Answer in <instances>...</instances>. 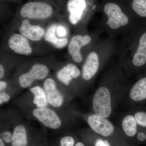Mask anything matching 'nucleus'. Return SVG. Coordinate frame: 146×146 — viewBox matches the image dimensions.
I'll use <instances>...</instances> for the list:
<instances>
[{"label":"nucleus","mask_w":146,"mask_h":146,"mask_svg":"<svg viewBox=\"0 0 146 146\" xmlns=\"http://www.w3.org/2000/svg\"><path fill=\"white\" fill-rule=\"evenodd\" d=\"M60 146H74V139L72 136H64L60 139Z\"/></svg>","instance_id":"22"},{"label":"nucleus","mask_w":146,"mask_h":146,"mask_svg":"<svg viewBox=\"0 0 146 146\" xmlns=\"http://www.w3.org/2000/svg\"><path fill=\"white\" fill-rule=\"evenodd\" d=\"M131 99L137 103L146 100V74L144 73L133 85L129 94Z\"/></svg>","instance_id":"16"},{"label":"nucleus","mask_w":146,"mask_h":146,"mask_svg":"<svg viewBox=\"0 0 146 146\" xmlns=\"http://www.w3.org/2000/svg\"><path fill=\"white\" fill-rule=\"evenodd\" d=\"M75 146H85L83 143L81 142H78L77 143Z\"/></svg>","instance_id":"28"},{"label":"nucleus","mask_w":146,"mask_h":146,"mask_svg":"<svg viewBox=\"0 0 146 146\" xmlns=\"http://www.w3.org/2000/svg\"><path fill=\"white\" fill-rule=\"evenodd\" d=\"M138 124L134 116L127 115L123 119L122 127L124 132L129 137H133L138 132Z\"/></svg>","instance_id":"20"},{"label":"nucleus","mask_w":146,"mask_h":146,"mask_svg":"<svg viewBox=\"0 0 146 146\" xmlns=\"http://www.w3.org/2000/svg\"><path fill=\"white\" fill-rule=\"evenodd\" d=\"M115 68V64L105 74L100 85L94 94L92 100L94 114L106 119L110 117L112 113V97L110 88Z\"/></svg>","instance_id":"7"},{"label":"nucleus","mask_w":146,"mask_h":146,"mask_svg":"<svg viewBox=\"0 0 146 146\" xmlns=\"http://www.w3.org/2000/svg\"><path fill=\"white\" fill-rule=\"evenodd\" d=\"M43 87L50 105L55 108H59L63 105L65 98L58 86L56 79L49 76L44 80Z\"/></svg>","instance_id":"14"},{"label":"nucleus","mask_w":146,"mask_h":146,"mask_svg":"<svg viewBox=\"0 0 146 146\" xmlns=\"http://www.w3.org/2000/svg\"><path fill=\"white\" fill-rule=\"evenodd\" d=\"M51 63L47 59L36 58L21 63L18 66L14 79L21 88L31 87L37 81L50 76Z\"/></svg>","instance_id":"5"},{"label":"nucleus","mask_w":146,"mask_h":146,"mask_svg":"<svg viewBox=\"0 0 146 146\" xmlns=\"http://www.w3.org/2000/svg\"><path fill=\"white\" fill-rule=\"evenodd\" d=\"M35 43L18 32L12 30L7 36L4 50L18 55L29 56L36 53Z\"/></svg>","instance_id":"10"},{"label":"nucleus","mask_w":146,"mask_h":146,"mask_svg":"<svg viewBox=\"0 0 146 146\" xmlns=\"http://www.w3.org/2000/svg\"><path fill=\"white\" fill-rule=\"evenodd\" d=\"M98 0H68L65 21L75 33L88 31L87 26L93 15L99 11Z\"/></svg>","instance_id":"4"},{"label":"nucleus","mask_w":146,"mask_h":146,"mask_svg":"<svg viewBox=\"0 0 146 146\" xmlns=\"http://www.w3.org/2000/svg\"><path fill=\"white\" fill-rule=\"evenodd\" d=\"M46 25L37 23L28 19L21 18H18L12 23L13 30L18 32L30 41L37 44L44 40Z\"/></svg>","instance_id":"11"},{"label":"nucleus","mask_w":146,"mask_h":146,"mask_svg":"<svg viewBox=\"0 0 146 146\" xmlns=\"http://www.w3.org/2000/svg\"><path fill=\"white\" fill-rule=\"evenodd\" d=\"M87 122L91 129L100 136L108 137L114 132V125L106 118L93 114L89 116Z\"/></svg>","instance_id":"15"},{"label":"nucleus","mask_w":146,"mask_h":146,"mask_svg":"<svg viewBox=\"0 0 146 146\" xmlns=\"http://www.w3.org/2000/svg\"><path fill=\"white\" fill-rule=\"evenodd\" d=\"M99 11L102 16L98 28L114 39L127 34L139 21L130 13L124 0H101Z\"/></svg>","instance_id":"2"},{"label":"nucleus","mask_w":146,"mask_h":146,"mask_svg":"<svg viewBox=\"0 0 146 146\" xmlns=\"http://www.w3.org/2000/svg\"><path fill=\"white\" fill-rule=\"evenodd\" d=\"M11 99L10 95L5 91L0 92V105H1L5 103H7Z\"/></svg>","instance_id":"24"},{"label":"nucleus","mask_w":146,"mask_h":146,"mask_svg":"<svg viewBox=\"0 0 146 146\" xmlns=\"http://www.w3.org/2000/svg\"><path fill=\"white\" fill-rule=\"evenodd\" d=\"M116 46L118 64L128 74L144 70L146 65V20H139Z\"/></svg>","instance_id":"1"},{"label":"nucleus","mask_w":146,"mask_h":146,"mask_svg":"<svg viewBox=\"0 0 146 146\" xmlns=\"http://www.w3.org/2000/svg\"><path fill=\"white\" fill-rule=\"evenodd\" d=\"M44 40L48 44L56 49L61 50L68 46L71 36V29L65 20L51 21L46 24Z\"/></svg>","instance_id":"9"},{"label":"nucleus","mask_w":146,"mask_h":146,"mask_svg":"<svg viewBox=\"0 0 146 146\" xmlns=\"http://www.w3.org/2000/svg\"><path fill=\"white\" fill-rule=\"evenodd\" d=\"M81 75L79 67L70 61L63 64L55 72L56 79L65 86H70L75 82H81Z\"/></svg>","instance_id":"12"},{"label":"nucleus","mask_w":146,"mask_h":146,"mask_svg":"<svg viewBox=\"0 0 146 146\" xmlns=\"http://www.w3.org/2000/svg\"><path fill=\"white\" fill-rule=\"evenodd\" d=\"M144 73H146V65L145 69H144Z\"/></svg>","instance_id":"29"},{"label":"nucleus","mask_w":146,"mask_h":146,"mask_svg":"<svg viewBox=\"0 0 146 146\" xmlns=\"http://www.w3.org/2000/svg\"><path fill=\"white\" fill-rule=\"evenodd\" d=\"M129 10L137 20H146V0H124Z\"/></svg>","instance_id":"17"},{"label":"nucleus","mask_w":146,"mask_h":146,"mask_svg":"<svg viewBox=\"0 0 146 146\" xmlns=\"http://www.w3.org/2000/svg\"><path fill=\"white\" fill-rule=\"evenodd\" d=\"M102 33L99 28L92 32L74 33L67 46L69 61L81 67L86 55L100 39Z\"/></svg>","instance_id":"6"},{"label":"nucleus","mask_w":146,"mask_h":146,"mask_svg":"<svg viewBox=\"0 0 146 146\" xmlns=\"http://www.w3.org/2000/svg\"><path fill=\"white\" fill-rule=\"evenodd\" d=\"M133 116L140 128L146 129V108L138 110Z\"/></svg>","instance_id":"21"},{"label":"nucleus","mask_w":146,"mask_h":146,"mask_svg":"<svg viewBox=\"0 0 146 146\" xmlns=\"http://www.w3.org/2000/svg\"><path fill=\"white\" fill-rule=\"evenodd\" d=\"M95 146H110L109 143L107 141H104L102 139L97 140L95 144Z\"/></svg>","instance_id":"26"},{"label":"nucleus","mask_w":146,"mask_h":146,"mask_svg":"<svg viewBox=\"0 0 146 146\" xmlns=\"http://www.w3.org/2000/svg\"><path fill=\"white\" fill-rule=\"evenodd\" d=\"M29 91L33 96V103L36 108L48 107L49 104L46 94L43 87L39 85L31 86Z\"/></svg>","instance_id":"19"},{"label":"nucleus","mask_w":146,"mask_h":146,"mask_svg":"<svg viewBox=\"0 0 146 146\" xmlns=\"http://www.w3.org/2000/svg\"><path fill=\"white\" fill-rule=\"evenodd\" d=\"M11 146H27V133L26 128L19 124L13 129Z\"/></svg>","instance_id":"18"},{"label":"nucleus","mask_w":146,"mask_h":146,"mask_svg":"<svg viewBox=\"0 0 146 146\" xmlns=\"http://www.w3.org/2000/svg\"><path fill=\"white\" fill-rule=\"evenodd\" d=\"M0 146H5L4 142L1 137L0 138Z\"/></svg>","instance_id":"27"},{"label":"nucleus","mask_w":146,"mask_h":146,"mask_svg":"<svg viewBox=\"0 0 146 146\" xmlns=\"http://www.w3.org/2000/svg\"><path fill=\"white\" fill-rule=\"evenodd\" d=\"M54 7L50 3L34 1L25 3L19 11L18 18L27 19L37 23L46 25L54 18Z\"/></svg>","instance_id":"8"},{"label":"nucleus","mask_w":146,"mask_h":146,"mask_svg":"<svg viewBox=\"0 0 146 146\" xmlns=\"http://www.w3.org/2000/svg\"><path fill=\"white\" fill-rule=\"evenodd\" d=\"M8 86V84L5 79L0 80V92L5 91Z\"/></svg>","instance_id":"25"},{"label":"nucleus","mask_w":146,"mask_h":146,"mask_svg":"<svg viewBox=\"0 0 146 146\" xmlns=\"http://www.w3.org/2000/svg\"><path fill=\"white\" fill-rule=\"evenodd\" d=\"M12 136H13V133H11L9 131L5 130L2 132L1 137L6 143H11Z\"/></svg>","instance_id":"23"},{"label":"nucleus","mask_w":146,"mask_h":146,"mask_svg":"<svg viewBox=\"0 0 146 146\" xmlns=\"http://www.w3.org/2000/svg\"><path fill=\"white\" fill-rule=\"evenodd\" d=\"M115 39L108 37L100 39L86 55L81 66V82L89 83L115 54Z\"/></svg>","instance_id":"3"},{"label":"nucleus","mask_w":146,"mask_h":146,"mask_svg":"<svg viewBox=\"0 0 146 146\" xmlns=\"http://www.w3.org/2000/svg\"><path fill=\"white\" fill-rule=\"evenodd\" d=\"M32 113L33 117L46 127L57 129L62 125V120L59 115L50 108H35Z\"/></svg>","instance_id":"13"}]
</instances>
